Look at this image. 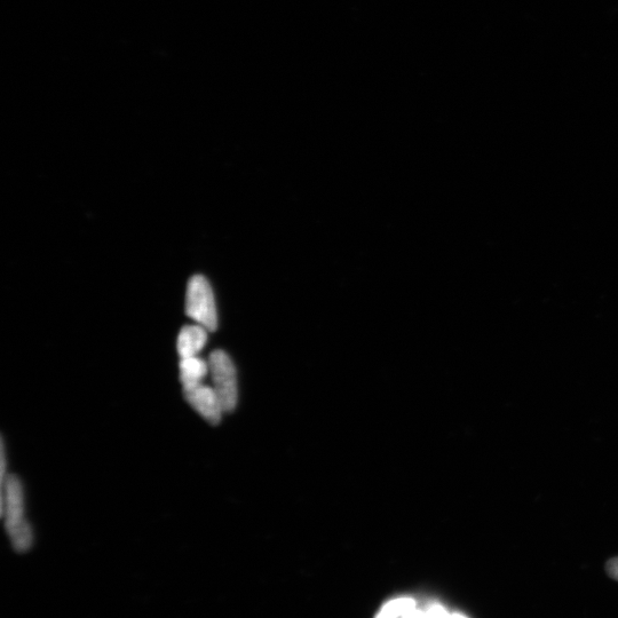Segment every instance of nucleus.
I'll return each instance as SVG.
<instances>
[{
  "mask_svg": "<svg viewBox=\"0 0 618 618\" xmlns=\"http://www.w3.org/2000/svg\"><path fill=\"white\" fill-rule=\"evenodd\" d=\"M0 514L14 550L28 551L34 543V533L26 518L25 491L15 475L9 474L0 481Z\"/></svg>",
  "mask_w": 618,
  "mask_h": 618,
  "instance_id": "1",
  "label": "nucleus"
},
{
  "mask_svg": "<svg viewBox=\"0 0 618 618\" xmlns=\"http://www.w3.org/2000/svg\"><path fill=\"white\" fill-rule=\"evenodd\" d=\"M186 313L208 331L218 328V311L215 295L208 280L202 275L193 276L187 287Z\"/></svg>",
  "mask_w": 618,
  "mask_h": 618,
  "instance_id": "2",
  "label": "nucleus"
},
{
  "mask_svg": "<svg viewBox=\"0 0 618 618\" xmlns=\"http://www.w3.org/2000/svg\"><path fill=\"white\" fill-rule=\"evenodd\" d=\"M213 388L217 392L225 412H232L239 401V383L235 364L226 352L217 350L209 358Z\"/></svg>",
  "mask_w": 618,
  "mask_h": 618,
  "instance_id": "3",
  "label": "nucleus"
},
{
  "mask_svg": "<svg viewBox=\"0 0 618 618\" xmlns=\"http://www.w3.org/2000/svg\"><path fill=\"white\" fill-rule=\"evenodd\" d=\"M185 398L190 406L200 414L206 422L218 425L225 412L215 388L208 385H197L184 390Z\"/></svg>",
  "mask_w": 618,
  "mask_h": 618,
  "instance_id": "4",
  "label": "nucleus"
},
{
  "mask_svg": "<svg viewBox=\"0 0 618 618\" xmlns=\"http://www.w3.org/2000/svg\"><path fill=\"white\" fill-rule=\"evenodd\" d=\"M208 342V330L197 324L181 329L178 337V353L181 359L193 358L200 353Z\"/></svg>",
  "mask_w": 618,
  "mask_h": 618,
  "instance_id": "5",
  "label": "nucleus"
},
{
  "mask_svg": "<svg viewBox=\"0 0 618 618\" xmlns=\"http://www.w3.org/2000/svg\"><path fill=\"white\" fill-rule=\"evenodd\" d=\"M180 380L184 390L203 384V380L208 376L210 367L209 362L193 356L180 360Z\"/></svg>",
  "mask_w": 618,
  "mask_h": 618,
  "instance_id": "6",
  "label": "nucleus"
},
{
  "mask_svg": "<svg viewBox=\"0 0 618 618\" xmlns=\"http://www.w3.org/2000/svg\"><path fill=\"white\" fill-rule=\"evenodd\" d=\"M416 609V601L412 598H396L386 602L379 610L376 618H403Z\"/></svg>",
  "mask_w": 618,
  "mask_h": 618,
  "instance_id": "7",
  "label": "nucleus"
},
{
  "mask_svg": "<svg viewBox=\"0 0 618 618\" xmlns=\"http://www.w3.org/2000/svg\"><path fill=\"white\" fill-rule=\"evenodd\" d=\"M607 573L613 580L618 581V558L608 561Z\"/></svg>",
  "mask_w": 618,
  "mask_h": 618,
  "instance_id": "8",
  "label": "nucleus"
},
{
  "mask_svg": "<svg viewBox=\"0 0 618 618\" xmlns=\"http://www.w3.org/2000/svg\"><path fill=\"white\" fill-rule=\"evenodd\" d=\"M450 618H467V617L462 614L455 613V614H451Z\"/></svg>",
  "mask_w": 618,
  "mask_h": 618,
  "instance_id": "9",
  "label": "nucleus"
}]
</instances>
